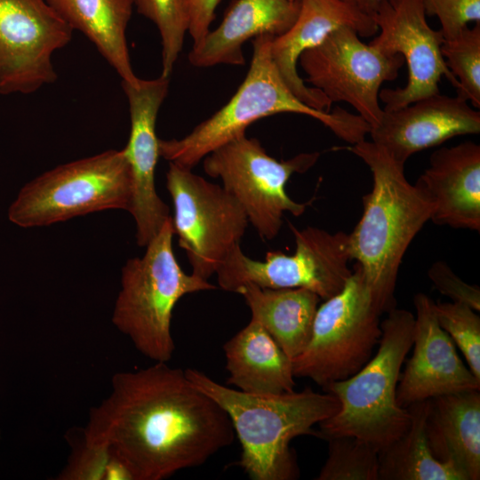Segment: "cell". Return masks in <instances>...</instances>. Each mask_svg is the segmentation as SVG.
I'll return each instance as SVG.
<instances>
[{
    "label": "cell",
    "instance_id": "6da1fadb",
    "mask_svg": "<svg viewBox=\"0 0 480 480\" xmlns=\"http://www.w3.org/2000/svg\"><path fill=\"white\" fill-rule=\"evenodd\" d=\"M84 437L105 444L134 480H163L204 464L232 444L228 413L164 362L119 372L111 391L90 409Z\"/></svg>",
    "mask_w": 480,
    "mask_h": 480
},
{
    "label": "cell",
    "instance_id": "7a4b0ae2",
    "mask_svg": "<svg viewBox=\"0 0 480 480\" xmlns=\"http://www.w3.org/2000/svg\"><path fill=\"white\" fill-rule=\"evenodd\" d=\"M372 174L363 213L348 234L351 260L359 266L383 313L396 308L394 297L402 260L410 244L430 220L433 205L404 175V164L381 146L365 140L347 148Z\"/></svg>",
    "mask_w": 480,
    "mask_h": 480
},
{
    "label": "cell",
    "instance_id": "3957f363",
    "mask_svg": "<svg viewBox=\"0 0 480 480\" xmlns=\"http://www.w3.org/2000/svg\"><path fill=\"white\" fill-rule=\"evenodd\" d=\"M191 385L212 398L228 415L242 446L238 465L252 480H292L300 476L291 441L317 436L314 426L340 409L328 392L306 388L300 392L257 395L222 385L203 372L188 368Z\"/></svg>",
    "mask_w": 480,
    "mask_h": 480
},
{
    "label": "cell",
    "instance_id": "277c9868",
    "mask_svg": "<svg viewBox=\"0 0 480 480\" xmlns=\"http://www.w3.org/2000/svg\"><path fill=\"white\" fill-rule=\"evenodd\" d=\"M273 38L270 35H262L252 40L251 65L236 93L183 138L159 139L160 156L192 170L212 151L245 134L252 123L279 113L308 116L351 145L365 140L370 125L359 115L339 107L330 111L317 110L292 92L272 60Z\"/></svg>",
    "mask_w": 480,
    "mask_h": 480
},
{
    "label": "cell",
    "instance_id": "5b68a950",
    "mask_svg": "<svg viewBox=\"0 0 480 480\" xmlns=\"http://www.w3.org/2000/svg\"><path fill=\"white\" fill-rule=\"evenodd\" d=\"M387 313L375 356L354 375L323 388L339 400L340 409L318 424L317 437L356 436L380 452L408 428L411 413L397 404L396 388L412 347L414 316L396 308Z\"/></svg>",
    "mask_w": 480,
    "mask_h": 480
},
{
    "label": "cell",
    "instance_id": "8992f818",
    "mask_svg": "<svg viewBox=\"0 0 480 480\" xmlns=\"http://www.w3.org/2000/svg\"><path fill=\"white\" fill-rule=\"evenodd\" d=\"M173 235L170 216L146 245L145 254L125 263L112 316L116 329L154 362L167 363L175 350L171 322L179 300L186 294L217 288L181 269L172 251Z\"/></svg>",
    "mask_w": 480,
    "mask_h": 480
},
{
    "label": "cell",
    "instance_id": "52a82bcc",
    "mask_svg": "<svg viewBox=\"0 0 480 480\" xmlns=\"http://www.w3.org/2000/svg\"><path fill=\"white\" fill-rule=\"evenodd\" d=\"M133 178L124 150L60 165L27 183L8 209L11 222L22 228L45 226L106 209L129 212Z\"/></svg>",
    "mask_w": 480,
    "mask_h": 480
},
{
    "label": "cell",
    "instance_id": "ba28073f",
    "mask_svg": "<svg viewBox=\"0 0 480 480\" xmlns=\"http://www.w3.org/2000/svg\"><path fill=\"white\" fill-rule=\"evenodd\" d=\"M381 314L356 263L343 289L318 306L311 338L292 359L294 377L310 379L323 388L354 375L379 344Z\"/></svg>",
    "mask_w": 480,
    "mask_h": 480
},
{
    "label": "cell",
    "instance_id": "9c48e42d",
    "mask_svg": "<svg viewBox=\"0 0 480 480\" xmlns=\"http://www.w3.org/2000/svg\"><path fill=\"white\" fill-rule=\"evenodd\" d=\"M319 156V152L300 153L279 161L257 139L244 134L208 154L203 168L209 176L221 180L260 236L272 240L280 231L284 212L300 216L307 208L308 204L295 202L287 195V181L293 173L310 169Z\"/></svg>",
    "mask_w": 480,
    "mask_h": 480
},
{
    "label": "cell",
    "instance_id": "30bf717a",
    "mask_svg": "<svg viewBox=\"0 0 480 480\" xmlns=\"http://www.w3.org/2000/svg\"><path fill=\"white\" fill-rule=\"evenodd\" d=\"M289 227L296 245L293 254L273 251L264 260H256L238 244L215 273L219 286L232 292L245 283L263 288H303L324 300L340 292L353 271L348 267V234L316 227L298 229L290 222Z\"/></svg>",
    "mask_w": 480,
    "mask_h": 480
},
{
    "label": "cell",
    "instance_id": "8fae6325",
    "mask_svg": "<svg viewBox=\"0 0 480 480\" xmlns=\"http://www.w3.org/2000/svg\"><path fill=\"white\" fill-rule=\"evenodd\" d=\"M166 187L174 207L172 224L192 274L204 279L216 273L245 233L249 220L222 186L169 162Z\"/></svg>",
    "mask_w": 480,
    "mask_h": 480
},
{
    "label": "cell",
    "instance_id": "7c38bea8",
    "mask_svg": "<svg viewBox=\"0 0 480 480\" xmlns=\"http://www.w3.org/2000/svg\"><path fill=\"white\" fill-rule=\"evenodd\" d=\"M306 81L332 102L350 104L369 125L376 126L384 109L379 103L381 84L396 78L404 58L387 56L348 26L340 27L299 58Z\"/></svg>",
    "mask_w": 480,
    "mask_h": 480
},
{
    "label": "cell",
    "instance_id": "4fadbf2b",
    "mask_svg": "<svg viewBox=\"0 0 480 480\" xmlns=\"http://www.w3.org/2000/svg\"><path fill=\"white\" fill-rule=\"evenodd\" d=\"M72 34L47 0H0V94H28L54 83L53 53Z\"/></svg>",
    "mask_w": 480,
    "mask_h": 480
},
{
    "label": "cell",
    "instance_id": "5bb4252c",
    "mask_svg": "<svg viewBox=\"0 0 480 480\" xmlns=\"http://www.w3.org/2000/svg\"><path fill=\"white\" fill-rule=\"evenodd\" d=\"M370 15L380 34L369 44L384 55H401L408 68L404 87L380 92L384 111L439 93L442 76L458 88L441 52L444 36L428 24L422 0H384Z\"/></svg>",
    "mask_w": 480,
    "mask_h": 480
},
{
    "label": "cell",
    "instance_id": "9a60e30c",
    "mask_svg": "<svg viewBox=\"0 0 480 480\" xmlns=\"http://www.w3.org/2000/svg\"><path fill=\"white\" fill-rule=\"evenodd\" d=\"M170 76L140 79L134 84L123 82L126 95L131 131L123 148L133 178V201L131 214L136 222V239L146 246L170 217L168 205L156 193V167L160 156L156 124L159 109L167 96Z\"/></svg>",
    "mask_w": 480,
    "mask_h": 480
},
{
    "label": "cell",
    "instance_id": "2e32d148",
    "mask_svg": "<svg viewBox=\"0 0 480 480\" xmlns=\"http://www.w3.org/2000/svg\"><path fill=\"white\" fill-rule=\"evenodd\" d=\"M413 304V352L400 373L397 404L406 408L439 396L480 390V380L460 359L454 342L440 326L435 302L419 292Z\"/></svg>",
    "mask_w": 480,
    "mask_h": 480
},
{
    "label": "cell",
    "instance_id": "e0dca14e",
    "mask_svg": "<svg viewBox=\"0 0 480 480\" xmlns=\"http://www.w3.org/2000/svg\"><path fill=\"white\" fill-rule=\"evenodd\" d=\"M480 132V112L459 96L439 93L401 108L384 111L370 129L372 141L404 164L415 153L459 135Z\"/></svg>",
    "mask_w": 480,
    "mask_h": 480
},
{
    "label": "cell",
    "instance_id": "ac0fdd59",
    "mask_svg": "<svg viewBox=\"0 0 480 480\" xmlns=\"http://www.w3.org/2000/svg\"><path fill=\"white\" fill-rule=\"evenodd\" d=\"M293 25L271 41L272 60L284 81L305 104L330 111L332 102L318 89L308 86L299 76L297 63L302 52L321 44L335 29L348 26L361 36L378 31L372 16L358 5L339 0H299Z\"/></svg>",
    "mask_w": 480,
    "mask_h": 480
},
{
    "label": "cell",
    "instance_id": "d6986e66",
    "mask_svg": "<svg viewBox=\"0 0 480 480\" xmlns=\"http://www.w3.org/2000/svg\"><path fill=\"white\" fill-rule=\"evenodd\" d=\"M415 185L433 205L439 226L480 230V146L465 141L434 151Z\"/></svg>",
    "mask_w": 480,
    "mask_h": 480
},
{
    "label": "cell",
    "instance_id": "ffe728a7",
    "mask_svg": "<svg viewBox=\"0 0 480 480\" xmlns=\"http://www.w3.org/2000/svg\"><path fill=\"white\" fill-rule=\"evenodd\" d=\"M299 10V0H234L220 24L193 44L188 60L197 68L242 66L245 42L262 35H283L295 22Z\"/></svg>",
    "mask_w": 480,
    "mask_h": 480
},
{
    "label": "cell",
    "instance_id": "44dd1931",
    "mask_svg": "<svg viewBox=\"0 0 480 480\" xmlns=\"http://www.w3.org/2000/svg\"><path fill=\"white\" fill-rule=\"evenodd\" d=\"M480 390L428 400L426 435L434 457L467 480L480 478Z\"/></svg>",
    "mask_w": 480,
    "mask_h": 480
},
{
    "label": "cell",
    "instance_id": "7402d4cb",
    "mask_svg": "<svg viewBox=\"0 0 480 480\" xmlns=\"http://www.w3.org/2000/svg\"><path fill=\"white\" fill-rule=\"evenodd\" d=\"M228 383L257 395L294 391L292 360L256 320L223 345Z\"/></svg>",
    "mask_w": 480,
    "mask_h": 480
},
{
    "label": "cell",
    "instance_id": "603a6c76",
    "mask_svg": "<svg viewBox=\"0 0 480 480\" xmlns=\"http://www.w3.org/2000/svg\"><path fill=\"white\" fill-rule=\"evenodd\" d=\"M241 294L258 321L292 359L307 347L321 299L303 288H263L245 283L236 292Z\"/></svg>",
    "mask_w": 480,
    "mask_h": 480
},
{
    "label": "cell",
    "instance_id": "cb8c5ba5",
    "mask_svg": "<svg viewBox=\"0 0 480 480\" xmlns=\"http://www.w3.org/2000/svg\"><path fill=\"white\" fill-rule=\"evenodd\" d=\"M47 1L73 30L83 33L95 45L123 82L138 81L126 40L132 0Z\"/></svg>",
    "mask_w": 480,
    "mask_h": 480
},
{
    "label": "cell",
    "instance_id": "d4e9b609",
    "mask_svg": "<svg viewBox=\"0 0 480 480\" xmlns=\"http://www.w3.org/2000/svg\"><path fill=\"white\" fill-rule=\"evenodd\" d=\"M428 400L406 407L411 413L408 428L379 452V480H467L453 465L436 460L429 448Z\"/></svg>",
    "mask_w": 480,
    "mask_h": 480
},
{
    "label": "cell",
    "instance_id": "484cf974",
    "mask_svg": "<svg viewBox=\"0 0 480 480\" xmlns=\"http://www.w3.org/2000/svg\"><path fill=\"white\" fill-rule=\"evenodd\" d=\"M328 456L316 480H379V452L352 436L326 439Z\"/></svg>",
    "mask_w": 480,
    "mask_h": 480
},
{
    "label": "cell",
    "instance_id": "4316f807",
    "mask_svg": "<svg viewBox=\"0 0 480 480\" xmlns=\"http://www.w3.org/2000/svg\"><path fill=\"white\" fill-rule=\"evenodd\" d=\"M441 52L458 81L457 96L480 108V22L464 28L450 39H444Z\"/></svg>",
    "mask_w": 480,
    "mask_h": 480
},
{
    "label": "cell",
    "instance_id": "83f0119b",
    "mask_svg": "<svg viewBox=\"0 0 480 480\" xmlns=\"http://www.w3.org/2000/svg\"><path fill=\"white\" fill-rule=\"evenodd\" d=\"M139 13L157 28L162 44V76H170L183 48L188 24L181 0H132Z\"/></svg>",
    "mask_w": 480,
    "mask_h": 480
},
{
    "label": "cell",
    "instance_id": "f1b7e54d",
    "mask_svg": "<svg viewBox=\"0 0 480 480\" xmlns=\"http://www.w3.org/2000/svg\"><path fill=\"white\" fill-rule=\"evenodd\" d=\"M437 321L462 352L468 368L480 380V317L476 310L460 302L434 304Z\"/></svg>",
    "mask_w": 480,
    "mask_h": 480
},
{
    "label": "cell",
    "instance_id": "f546056e",
    "mask_svg": "<svg viewBox=\"0 0 480 480\" xmlns=\"http://www.w3.org/2000/svg\"><path fill=\"white\" fill-rule=\"evenodd\" d=\"M113 452L105 444L87 441L84 436L73 444L65 467L57 476L59 480H105Z\"/></svg>",
    "mask_w": 480,
    "mask_h": 480
},
{
    "label": "cell",
    "instance_id": "4dcf8cb0",
    "mask_svg": "<svg viewBox=\"0 0 480 480\" xmlns=\"http://www.w3.org/2000/svg\"><path fill=\"white\" fill-rule=\"evenodd\" d=\"M426 14L441 23L444 39L459 34L471 21L480 22V0H422Z\"/></svg>",
    "mask_w": 480,
    "mask_h": 480
},
{
    "label": "cell",
    "instance_id": "1f68e13d",
    "mask_svg": "<svg viewBox=\"0 0 480 480\" xmlns=\"http://www.w3.org/2000/svg\"><path fill=\"white\" fill-rule=\"evenodd\" d=\"M428 276L435 288L452 301L466 304L476 312L480 311V289L460 278L444 261L434 262Z\"/></svg>",
    "mask_w": 480,
    "mask_h": 480
},
{
    "label": "cell",
    "instance_id": "d6a6232c",
    "mask_svg": "<svg viewBox=\"0 0 480 480\" xmlns=\"http://www.w3.org/2000/svg\"><path fill=\"white\" fill-rule=\"evenodd\" d=\"M188 24V33L194 44L211 30L215 11L220 0H181Z\"/></svg>",
    "mask_w": 480,
    "mask_h": 480
},
{
    "label": "cell",
    "instance_id": "836d02e7",
    "mask_svg": "<svg viewBox=\"0 0 480 480\" xmlns=\"http://www.w3.org/2000/svg\"><path fill=\"white\" fill-rule=\"evenodd\" d=\"M384 0H362L359 7L367 13H371L374 8Z\"/></svg>",
    "mask_w": 480,
    "mask_h": 480
},
{
    "label": "cell",
    "instance_id": "e575fe53",
    "mask_svg": "<svg viewBox=\"0 0 480 480\" xmlns=\"http://www.w3.org/2000/svg\"><path fill=\"white\" fill-rule=\"evenodd\" d=\"M339 1H341V2L346 3V4H356V5H358V6H359L360 3L362 2V0H339Z\"/></svg>",
    "mask_w": 480,
    "mask_h": 480
},
{
    "label": "cell",
    "instance_id": "d590c367",
    "mask_svg": "<svg viewBox=\"0 0 480 480\" xmlns=\"http://www.w3.org/2000/svg\"><path fill=\"white\" fill-rule=\"evenodd\" d=\"M0 439H1V429H0Z\"/></svg>",
    "mask_w": 480,
    "mask_h": 480
}]
</instances>
